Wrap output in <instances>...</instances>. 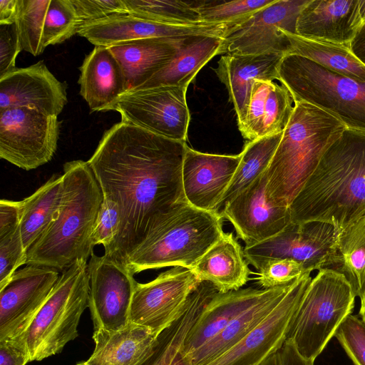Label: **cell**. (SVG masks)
<instances>
[{"label": "cell", "instance_id": "6da1fadb", "mask_svg": "<svg viewBox=\"0 0 365 365\" xmlns=\"http://www.w3.org/2000/svg\"><path fill=\"white\" fill-rule=\"evenodd\" d=\"M186 142L120 121L106 130L88 160L103 197L120 212L106 256L124 265L129 255L180 202L186 201L182 168Z\"/></svg>", "mask_w": 365, "mask_h": 365}, {"label": "cell", "instance_id": "7a4b0ae2", "mask_svg": "<svg viewBox=\"0 0 365 365\" xmlns=\"http://www.w3.org/2000/svg\"><path fill=\"white\" fill-rule=\"evenodd\" d=\"M289 209L292 222H325L338 232L365 214V132L344 130Z\"/></svg>", "mask_w": 365, "mask_h": 365}, {"label": "cell", "instance_id": "3957f363", "mask_svg": "<svg viewBox=\"0 0 365 365\" xmlns=\"http://www.w3.org/2000/svg\"><path fill=\"white\" fill-rule=\"evenodd\" d=\"M63 190L48 227L28 250L26 264L64 271L93 253L91 234L103 200L101 188L88 161L63 165Z\"/></svg>", "mask_w": 365, "mask_h": 365}, {"label": "cell", "instance_id": "277c9868", "mask_svg": "<svg viewBox=\"0 0 365 365\" xmlns=\"http://www.w3.org/2000/svg\"><path fill=\"white\" fill-rule=\"evenodd\" d=\"M346 127L309 103L296 102L292 115L266 170L268 199L289 207L327 148Z\"/></svg>", "mask_w": 365, "mask_h": 365}, {"label": "cell", "instance_id": "5b68a950", "mask_svg": "<svg viewBox=\"0 0 365 365\" xmlns=\"http://www.w3.org/2000/svg\"><path fill=\"white\" fill-rule=\"evenodd\" d=\"M223 219L220 212L181 202L129 255L124 266L133 275L166 267L192 269L223 235Z\"/></svg>", "mask_w": 365, "mask_h": 365}, {"label": "cell", "instance_id": "8992f818", "mask_svg": "<svg viewBox=\"0 0 365 365\" xmlns=\"http://www.w3.org/2000/svg\"><path fill=\"white\" fill-rule=\"evenodd\" d=\"M279 81L294 103H309L331 115L346 128L365 132V82L335 73L299 55H285Z\"/></svg>", "mask_w": 365, "mask_h": 365}, {"label": "cell", "instance_id": "52a82bcc", "mask_svg": "<svg viewBox=\"0 0 365 365\" xmlns=\"http://www.w3.org/2000/svg\"><path fill=\"white\" fill-rule=\"evenodd\" d=\"M356 297L343 274L331 269L319 270L294 313L287 339L302 357L314 362L351 314Z\"/></svg>", "mask_w": 365, "mask_h": 365}, {"label": "cell", "instance_id": "ba28073f", "mask_svg": "<svg viewBox=\"0 0 365 365\" xmlns=\"http://www.w3.org/2000/svg\"><path fill=\"white\" fill-rule=\"evenodd\" d=\"M90 279L86 259L62 272L45 304L21 340L31 361L59 354L78 335V326L88 307Z\"/></svg>", "mask_w": 365, "mask_h": 365}, {"label": "cell", "instance_id": "9c48e42d", "mask_svg": "<svg viewBox=\"0 0 365 365\" xmlns=\"http://www.w3.org/2000/svg\"><path fill=\"white\" fill-rule=\"evenodd\" d=\"M337 236L335 227L325 222H291L274 237L245 247L244 256L258 271L274 259L295 260L310 272L324 269L337 271L340 265Z\"/></svg>", "mask_w": 365, "mask_h": 365}, {"label": "cell", "instance_id": "30bf717a", "mask_svg": "<svg viewBox=\"0 0 365 365\" xmlns=\"http://www.w3.org/2000/svg\"><path fill=\"white\" fill-rule=\"evenodd\" d=\"M58 116L29 108L0 111V158L31 170L48 163L58 147Z\"/></svg>", "mask_w": 365, "mask_h": 365}, {"label": "cell", "instance_id": "8fae6325", "mask_svg": "<svg viewBox=\"0 0 365 365\" xmlns=\"http://www.w3.org/2000/svg\"><path fill=\"white\" fill-rule=\"evenodd\" d=\"M186 87L163 86L125 92L107 111L120 113L121 120L161 137L186 142L190 120Z\"/></svg>", "mask_w": 365, "mask_h": 365}, {"label": "cell", "instance_id": "7c38bea8", "mask_svg": "<svg viewBox=\"0 0 365 365\" xmlns=\"http://www.w3.org/2000/svg\"><path fill=\"white\" fill-rule=\"evenodd\" d=\"M310 0H275L232 26L220 54L259 55L290 52L285 31L296 34L298 16Z\"/></svg>", "mask_w": 365, "mask_h": 365}, {"label": "cell", "instance_id": "4fadbf2b", "mask_svg": "<svg viewBox=\"0 0 365 365\" xmlns=\"http://www.w3.org/2000/svg\"><path fill=\"white\" fill-rule=\"evenodd\" d=\"M200 282L192 269L183 267H173L149 282H138L130 322L160 336L179 317Z\"/></svg>", "mask_w": 365, "mask_h": 365}, {"label": "cell", "instance_id": "5bb4252c", "mask_svg": "<svg viewBox=\"0 0 365 365\" xmlns=\"http://www.w3.org/2000/svg\"><path fill=\"white\" fill-rule=\"evenodd\" d=\"M88 308L94 331H118L130 323L133 297L138 282L120 262L94 253L88 263Z\"/></svg>", "mask_w": 365, "mask_h": 365}, {"label": "cell", "instance_id": "9a60e30c", "mask_svg": "<svg viewBox=\"0 0 365 365\" xmlns=\"http://www.w3.org/2000/svg\"><path fill=\"white\" fill-rule=\"evenodd\" d=\"M59 277L58 270L37 264L12 274L0 289V341L24 336Z\"/></svg>", "mask_w": 365, "mask_h": 365}, {"label": "cell", "instance_id": "2e32d148", "mask_svg": "<svg viewBox=\"0 0 365 365\" xmlns=\"http://www.w3.org/2000/svg\"><path fill=\"white\" fill-rule=\"evenodd\" d=\"M307 272L295 279L279 303L243 339L206 365H261L279 349L312 277Z\"/></svg>", "mask_w": 365, "mask_h": 365}, {"label": "cell", "instance_id": "e0dca14e", "mask_svg": "<svg viewBox=\"0 0 365 365\" xmlns=\"http://www.w3.org/2000/svg\"><path fill=\"white\" fill-rule=\"evenodd\" d=\"M267 180L265 171L220 210L245 247L274 237L292 222L289 207L275 205L268 199Z\"/></svg>", "mask_w": 365, "mask_h": 365}, {"label": "cell", "instance_id": "ac0fdd59", "mask_svg": "<svg viewBox=\"0 0 365 365\" xmlns=\"http://www.w3.org/2000/svg\"><path fill=\"white\" fill-rule=\"evenodd\" d=\"M237 24L176 26L155 22L130 14H115L83 23L78 34L96 46L109 47L120 43L145 38H174L192 35L224 38Z\"/></svg>", "mask_w": 365, "mask_h": 365}, {"label": "cell", "instance_id": "d6986e66", "mask_svg": "<svg viewBox=\"0 0 365 365\" xmlns=\"http://www.w3.org/2000/svg\"><path fill=\"white\" fill-rule=\"evenodd\" d=\"M241 154L201 153L186 146L182 168L184 196L190 205L220 212L224 195L240 162Z\"/></svg>", "mask_w": 365, "mask_h": 365}, {"label": "cell", "instance_id": "ffe728a7", "mask_svg": "<svg viewBox=\"0 0 365 365\" xmlns=\"http://www.w3.org/2000/svg\"><path fill=\"white\" fill-rule=\"evenodd\" d=\"M67 84L59 81L42 61L16 68L0 76V111L29 108L58 116L67 103Z\"/></svg>", "mask_w": 365, "mask_h": 365}, {"label": "cell", "instance_id": "44dd1931", "mask_svg": "<svg viewBox=\"0 0 365 365\" xmlns=\"http://www.w3.org/2000/svg\"><path fill=\"white\" fill-rule=\"evenodd\" d=\"M362 23L359 0H310L298 16L296 34L349 46Z\"/></svg>", "mask_w": 365, "mask_h": 365}, {"label": "cell", "instance_id": "7402d4cb", "mask_svg": "<svg viewBox=\"0 0 365 365\" xmlns=\"http://www.w3.org/2000/svg\"><path fill=\"white\" fill-rule=\"evenodd\" d=\"M284 56L277 53L225 54L218 61L214 71L227 89L229 101L237 115L238 128L245 120L254 82L279 80L278 69Z\"/></svg>", "mask_w": 365, "mask_h": 365}, {"label": "cell", "instance_id": "603a6c76", "mask_svg": "<svg viewBox=\"0 0 365 365\" xmlns=\"http://www.w3.org/2000/svg\"><path fill=\"white\" fill-rule=\"evenodd\" d=\"M93 339L92 354L77 365H143L154 354L159 336L130 322L118 331H94Z\"/></svg>", "mask_w": 365, "mask_h": 365}, {"label": "cell", "instance_id": "cb8c5ba5", "mask_svg": "<svg viewBox=\"0 0 365 365\" xmlns=\"http://www.w3.org/2000/svg\"><path fill=\"white\" fill-rule=\"evenodd\" d=\"M80 94L91 111H107L127 91L125 78L108 47L96 46L79 68Z\"/></svg>", "mask_w": 365, "mask_h": 365}, {"label": "cell", "instance_id": "d4e9b609", "mask_svg": "<svg viewBox=\"0 0 365 365\" xmlns=\"http://www.w3.org/2000/svg\"><path fill=\"white\" fill-rule=\"evenodd\" d=\"M271 288H246L217 292L207 303L191 328L182 351L188 356L214 338L240 314L257 304Z\"/></svg>", "mask_w": 365, "mask_h": 365}, {"label": "cell", "instance_id": "484cf974", "mask_svg": "<svg viewBox=\"0 0 365 365\" xmlns=\"http://www.w3.org/2000/svg\"><path fill=\"white\" fill-rule=\"evenodd\" d=\"M182 37L140 39L109 46L123 70L126 92L138 89L167 66L177 54Z\"/></svg>", "mask_w": 365, "mask_h": 365}, {"label": "cell", "instance_id": "4316f807", "mask_svg": "<svg viewBox=\"0 0 365 365\" xmlns=\"http://www.w3.org/2000/svg\"><path fill=\"white\" fill-rule=\"evenodd\" d=\"M192 271L200 282L212 283L221 293L241 289L250 274L243 250L232 232H224Z\"/></svg>", "mask_w": 365, "mask_h": 365}, {"label": "cell", "instance_id": "83f0119b", "mask_svg": "<svg viewBox=\"0 0 365 365\" xmlns=\"http://www.w3.org/2000/svg\"><path fill=\"white\" fill-rule=\"evenodd\" d=\"M222 43V38L214 36L182 37L177 54L170 63L135 91L163 86L187 88L199 71L212 58L220 54Z\"/></svg>", "mask_w": 365, "mask_h": 365}, {"label": "cell", "instance_id": "f1b7e54d", "mask_svg": "<svg viewBox=\"0 0 365 365\" xmlns=\"http://www.w3.org/2000/svg\"><path fill=\"white\" fill-rule=\"evenodd\" d=\"M293 282L271 288L263 299L240 314L214 338L188 356L191 365H206L238 343L274 309Z\"/></svg>", "mask_w": 365, "mask_h": 365}, {"label": "cell", "instance_id": "f546056e", "mask_svg": "<svg viewBox=\"0 0 365 365\" xmlns=\"http://www.w3.org/2000/svg\"><path fill=\"white\" fill-rule=\"evenodd\" d=\"M63 190V175L54 174L32 195L18 201L21 232L26 251L48 227L59 207Z\"/></svg>", "mask_w": 365, "mask_h": 365}, {"label": "cell", "instance_id": "4dcf8cb0", "mask_svg": "<svg viewBox=\"0 0 365 365\" xmlns=\"http://www.w3.org/2000/svg\"><path fill=\"white\" fill-rule=\"evenodd\" d=\"M217 292L218 290L212 283L201 282L189 296L179 317L159 336L154 354L143 365H170L182 350L185 339L202 310Z\"/></svg>", "mask_w": 365, "mask_h": 365}, {"label": "cell", "instance_id": "1f68e13d", "mask_svg": "<svg viewBox=\"0 0 365 365\" xmlns=\"http://www.w3.org/2000/svg\"><path fill=\"white\" fill-rule=\"evenodd\" d=\"M285 34L290 43L289 53L305 57L335 73L365 82V66L352 53L349 46L310 40L287 31Z\"/></svg>", "mask_w": 365, "mask_h": 365}, {"label": "cell", "instance_id": "d6a6232c", "mask_svg": "<svg viewBox=\"0 0 365 365\" xmlns=\"http://www.w3.org/2000/svg\"><path fill=\"white\" fill-rule=\"evenodd\" d=\"M283 132L247 141L241 159L220 205L223 207L251 185L267 169Z\"/></svg>", "mask_w": 365, "mask_h": 365}, {"label": "cell", "instance_id": "836d02e7", "mask_svg": "<svg viewBox=\"0 0 365 365\" xmlns=\"http://www.w3.org/2000/svg\"><path fill=\"white\" fill-rule=\"evenodd\" d=\"M19 220V202L0 201V289L21 265L26 264Z\"/></svg>", "mask_w": 365, "mask_h": 365}, {"label": "cell", "instance_id": "e575fe53", "mask_svg": "<svg viewBox=\"0 0 365 365\" xmlns=\"http://www.w3.org/2000/svg\"><path fill=\"white\" fill-rule=\"evenodd\" d=\"M338 272L344 275L356 297L365 293V214L338 232Z\"/></svg>", "mask_w": 365, "mask_h": 365}, {"label": "cell", "instance_id": "d590c367", "mask_svg": "<svg viewBox=\"0 0 365 365\" xmlns=\"http://www.w3.org/2000/svg\"><path fill=\"white\" fill-rule=\"evenodd\" d=\"M128 14L155 22L176 26H202L198 1L123 0Z\"/></svg>", "mask_w": 365, "mask_h": 365}, {"label": "cell", "instance_id": "8d00e7d4", "mask_svg": "<svg viewBox=\"0 0 365 365\" xmlns=\"http://www.w3.org/2000/svg\"><path fill=\"white\" fill-rule=\"evenodd\" d=\"M51 0H18L16 27L22 50L34 56L46 48L43 31Z\"/></svg>", "mask_w": 365, "mask_h": 365}, {"label": "cell", "instance_id": "74e56055", "mask_svg": "<svg viewBox=\"0 0 365 365\" xmlns=\"http://www.w3.org/2000/svg\"><path fill=\"white\" fill-rule=\"evenodd\" d=\"M275 0L198 1L201 21L210 24L240 22Z\"/></svg>", "mask_w": 365, "mask_h": 365}, {"label": "cell", "instance_id": "f35d334b", "mask_svg": "<svg viewBox=\"0 0 365 365\" xmlns=\"http://www.w3.org/2000/svg\"><path fill=\"white\" fill-rule=\"evenodd\" d=\"M82 24L71 0H51L44 25L45 46L61 43L78 34Z\"/></svg>", "mask_w": 365, "mask_h": 365}, {"label": "cell", "instance_id": "ab89813d", "mask_svg": "<svg viewBox=\"0 0 365 365\" xmlns=\"http://www.w3.org/2000/svg\"><path fill=\"white\" fill-rule=\"evenodd\" d=\"M293 101L284 85L272 81L264 108L262 137L283 132L294 110Z\"/></svg>", "mask_w": 365, "mask_h": 365}, {"label": "cell", "instance_id": "60d3db41", "mask_svg": "<svg viewBox=\"0 0 365 365\" xmlns=\"http://www.w3.org/2000/svg\"><path fill=\"white\" fill-rule=\"evenodd\" d=\"M271 83L269 81H256L253 83L245 120L239 128L247 141L262 138L264 108Z\"/></svg>", "mask_w": 365, "mask_h": 365}, {"label": "cell", "instance_id": "b9f144b4", "mask_svg": "<svg viewBox=\"0 0 365 365\" xmlns=\"http://www.w3.org/2000/svg\"><path fill=\"white\" fill-rule=\"evenodd\" d=\"M119 225L120 212L117 204L103 197L91 234L92 247L102 245L107 254L116 239Z\"/></svg>", "mask_w": 365, "mask_h": 365}, {"label": "cell", "instance_id": "7bdbcfd3", "mask_svg": "<svg viewBox=\"0 0 365 365\" xmlns=\"http://www.w3.org/2000/svg\"><path fill=\"white\" fill-rule=\"evenodd\" d=\"M307 271L298 262L291 259H274L267 261L259 270L257 281L263 289L289 284Z\"/></svg>", "mask_w": 365, "mask_h": 365}, {"label": "cell", "instance_id": "ee69618b", "mask_svg": "<svg viewBox=\"0 0 365 365\" xmlns=\"http://www.w3.org/2000/svg\"><path fill=\"white\" fill-rule=\"evenodd\" d=\"M335 336L354 365H365V327L357 316L350 314Z\"/></svg>", "mask_w": 365, "mask_h": 365}, {"label": "cell", "instance_id": "f6af8a7d", "mask_svg": "<svg viewBox=\"0 0 365 365\" xmlns=\"http://www.w3.org/2000/svg\"><path fill=\"white\" fill-rule=\"evenodd\" d=\"M71 1L83 24L115 14L128 13L123 0H71Z\"/></svg>", "mask_w": 365, "mask_h": 365}, {"label": "cell", "instance_id": "bcb514c9", "mask_svg": "<svg viewBox=\"0 0 365 365\" xmlns=\"http://www.w3.org/2000/svg\"><path fill=\"white\" fill-rule=\"evenodd\" d=\"M21 51L16 24L0 25V76L16 68Z\"/></svg>", "mask_w": 365, "mask_h": 365}, {"label": "cell", "instance_id": "7dc6e473", "mask_svg": "<svg viewBox=\"0 0 365 365\" xmlns=\"http://www.w3.org/2000/svg\"><path fill=\"white\" fill-rule=\"evenodd\" d=\"M30 355L23 340L0 341V365H26Z\"/></svg>", "mask_w": 365, "mask_h": 365}, {"label": "cell", "instance_id": "c3c4849f", "mask_svg": "<svg viewBox=\"0 0 365 365\" xmlns=\"http://www.w3.org/2000/svg\"><path fill=\"white\" fill-rule=\"evenodd\" d=\"M261 365H314V362L302 357L294 344L286 339L282 346Z\"/></svg>", "mask_w": 365, "mask_h": 365}, {"label": "cell", "instance_id": "681fc988", "mask_svg": "<svg viewBox=\"0 0 365 365\" xmlns=\"http://www.w3.org/2000/svg\"><path fill=\"white\" fill-rule=\"evenodd\" d=\"M18 0L0 1V25H11L16 22Z\"/></svg>", "mask_w": 365, "mask_h": 365}, {"label": "cell", "instance_id": "f907efd6", "mask_svg": "<svg viewBox=\"0 0 365 365\" xmlns=\"http://www.w3.org/2000/svg\"><path fill=\"white\" fill-rule=\"evenodd\" d=\"M349 47L352 53L365 66V21L358 29Z\"/></svg>", "mask_w": 365, "mask_h": 365}, {"label": "cell", "instance_id": "816d5d0a", "mask_svg": "<svg viewBox=\"0 0 365 365\" xmlns=\"http://www.w3.org/2000/svg\"><path fill=\"white\" fill-rule=\"evenodd\" d=\"M170 365H191V363L190 359L182 350L178 354Z\"/></svg>", "mask_w": 365, "mask_h": 365}, {"label": "cell", "instance_id": "f5cc1de1", "mask_svg": "<svg viewBox=\"0 0 365 365\" xmlns=\"http://www.w3.org/2000/svg\"><path fill=\"white\" fill-rule=\"evenodd\" d=\"M360 299H361V308H360L359 314L361 317V320L365 327V293Z\"/></svg>", "mask_w": 365, "mask_h": 365}, {"label": "cell", "instance_id": "db71d44e", "mask_svg": "<svg viewBox=\"0 0 365 365\" xmlns=\"http://www.w3.org/2000/svg\"><path fill=\"white\" fill-rule=\"evenodd\" d=\"M359 12L362 21H365V0H359Z\"/></svg>", "mask_w": 365, "mask_h": 365}]
</instances>
